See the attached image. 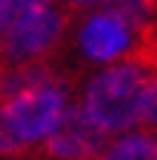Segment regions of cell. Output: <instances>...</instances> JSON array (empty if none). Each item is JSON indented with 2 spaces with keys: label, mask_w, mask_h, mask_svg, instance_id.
Listing matches in <instances>:
<instances>
[{
  "label": "cell",
  "mask_w": 157,
  "mask_h": 160,
  "mask_svg": "<svg viewBox=\"0 0 157 160\" xmlns=\"http://www.w3.org/2000/svg\"><path fill=\"white\" fill-rule=\"evenodd\" d=\"M80 46L93 62H114L129 52L133 31H129V25L123 19L102 9V12L86 19L83 31H80Z\"/></svg>",
  "instance_id": "obj_5"
},
{
  "label": "cell",
  "mask_w": 157,
  "mask_h": 160,
  "mask_svg": "<svg viewBox=\"0 0 157 160\" xmlns=\"http://www.w3.org/2000/svg\"><path fill=\"white\" fill-rule=\"evenodd\" d=\"M108 145V132H102L86 117L83 105H65L59 123L43 139V157L46 160H89L99 157V151Z\"/></svg>",
  "instance_id": "obj_4"
},
{
  "label": "cell",
  "mask_w": 157,
  "mask_h": 160,
  "mask_svg": "<svg viewBox=\"0 0 157 160\" xmlns=\"http://www.w3.org/2000/svg\"><path fill=\"white\" fill-rule=\"evenodd\" d=\"M148 129H157V74L151 80V89H148V99H145V108H142V120Z\"/></svg>",
  "instance_id": "obj_8"
},
{
  "label": "cell",
  "mask_w": 157,
  "mask_h": 160,
  "mask_svg": "<svg viewBox=\"0 0 157 160\" xmlns=\"http://www.w3.org/2000/svg\"><path fill=\"white\" fill-rule=\"evenodd\" d=\"M3 111L25 145L43 142L65 111V86H37L19 92L9 102H3Z\"/></svg>",
  "instance_id": "obj_3"
},
{
  "label": "cell",
  "mask_w": 157,
  "mask_h": 160,
  "mask_svg": "<svg viewBox=\"0 0 157 160\" xmlns=\"http://www.w3.org/2000/svg\"><path fill=\"white\" fill-rule=\"evenodd\" d=\"M65 16L53 6L25 16L0 34V68H13L25 62H43L65 37Z\"/></svg>",
  "instance_id": "obj_2"
},
{
  "label": "cell",
  "mask_w": 157,
  "mask_h": 160,
  "mask_svg": "<svg viewBox=\"0 0 157 160\" xmlns=\"http://www.w3.org/2000/svg\"><path fill=\"white\" fill-rule=\"evenodd\" d=\"M154 3H157V0H154Z\"/></svg>",
  "instance_id": "obj_11"
},
{
  "label": "cell",
  "mask_w": 157,
  "mask_h": 160,
  "mask_svg": "<svg viewBox=\"0 0 157 160\" xmlns=\"http://www.w3.org/2000/svg\"><path fill=\"white\" fill-rule=\"evenodd\" d=\"M151 80H154V71H148L145 65L133 59L105 68L86 86V96H83L86 117L108 136L136 126L142 120V108L148 99Z\"/></svg>",
  "instance_id": "obj_1"
},
{
  "label": "cell",
  "mask_w": 157,
  "mask_h": 160,
  "mask_svg": "<svg viewBox=\"0 0 157 160\" xmlns=\"http://www.w3.org/2000/svg\"><path fill=\"white\" fill-rule=\"evenodd\" d=\"M53 0H0V34L6 28H13L16 22H22L25 16L37 12L43 6H49Z\"/></svg>",
  "instance_id": "obj_7"
},
{
  "label": "cell",
  "mask_w": 157,
  "mask_h": 160,
  "mask_svg": "<svg viewBox=\"0 0 157 160\" xmlns=\"http://www.w3.org/2000/svg\"><path fill=\"white\" fill-rule=\"evenodd\" d=\"M89 160H102V157H89Z\"/></svg>",
  "instance_id": "obj_10"
},
{
  "label": "cell",
  "mask_w": 157,
  "mask_h": 160,
  "mask_svg": "<svg viewBox=\"0 0 157 160\" xmlns=\"http://www.w3.org/2000/svg\"><path fill=\"white\" fill-rule=\"evenodd\" d=\"M102 160H157V139L145 136V132L123 136L108 148V154Z\"/></svg>",
  "instance_id": "obj_6"
},
{
  "label": "cell",
  "mask_w": 157,
  "mask_h": 160,
  "mask_svg": "<svg viewBox=\"0 0 157 160\" xmlns=\"http://www.w3.org/2000/svg\"><path fill=\"white\" fill-rule=\"evenodd\" d=\"M71 9H86V6H99V3H105V0H65Z\"/></svg>",
  "instance_id": "obj_9"
}]
</instances>
